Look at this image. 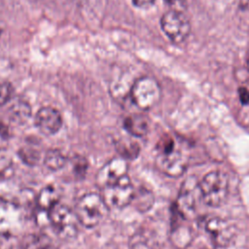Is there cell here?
<instances>
[{"mask_svg": "<svg viewBox=\"0 0 249 249\" xmlns=\"http://www.w3.org/2000/svg\"><path fill=\"white\" fill-rule=\"evenodd\" d=\"M156 165L165 175L170 177L181 176L188 167L189 156L169 135L161 137L157 145Z\"/></svg>", "mask_w": 249, "mask_h": 249, "instance_id": "1", "label": "cell"}, {"mask_svg": "<svg viewBox=\"0 0 249 249\" xmlns=\"http://www.w3.org/2000/svg\"><path fill=\"white\" fill-rule=\"evenodd\" d=\"M109 207L106 205L101 195L89 193L77 201L74 211L80 222L86 228L97 226L107 215Z\"/></svg>", "mask_w": 249, "mask_h": 249, "instance_id": "2", "label": "cell"}, {"mask_svg": "<svg viewBox=\"0 0 249 249\" xmlns=\"http://www.w3.org/2000/svg\"><path fill=\"white\" fill-rule=\"evenodd\" d=\"M202 201L212 207L220 206L229 193V179L222 171H210L199 181Z\"/></svg>", "mask_w": 249, "mask_h": 249, "instance_id": "3", "label": "cell"}, {"mask_svg": "<svg viewBox=\"0 0 249 249\" xmlns=\"http://www.w3.org/2000/svg\"><path fill=\"white\" fill-rule=\"evenodd\" d=\"M129 97L137 108L147 111L160 102L161 89L157 80L149 76H143L135 80L131 85Z\"/></svg>", "mask_w": 249, "mask_h": 249, "instance_id": "4", "label": "cell"}, {"mask_svg": "<svg viewBox=\"0 0 249 249\" xmlns=\"http://www.w3.org/2000/svg\"><path fill=\"white\" fill-rule=\"evenodd\" d=\"M50 225L54 232L63 239L73 238L79 231V220L75 211L60 203L53 206L49 211Z\"/></svg>", "mask_w": 249, "mask_h": 249, "instance_id": "5", "label": "cell"}, {"mask_svg": "<svg viewBox=\"0 0 249 249\" xmlns=\"http://www.w3.org/2000/svg\"><path fill=\"white\" fill-rule=\"evenodd\" d=\"M199 199L202 200L199 182L195 177H189L180 188L176 203L177 212L184 220L195 218Z\"/></svg>", "mask_w": 249, "mask_h": 249, "instance_id": "6", "label": "cell"}, {"mask_svg": "<svg viewBox=\"0 0 249 249\" xmlns=\"http://www.w3.org/2000/svg\"><path fill=\"white\" fill-rule=\"evenodd\" d=\"M135 194L128 175L122 178L119 182L101 189V196L106 205L110 208H123L132 202Z\"/></svg>", "mask_w": 249, "mask_h": 249, "instance_id": "7", "label": "cell"}, {"mask_svg": "<svg viewBox=\"0 0 249 249\" xmlns=\"http://www.w3.org/2000/svg\"><path fill=\"white\" fill-rule=\"evenodd\" d=\"M160 26L167 38L175 44L184 42L191 32V23L185 14L173 10L162 15Z\"/></svg>", "mask_w": 249, "mask_h": 249, "instance_id": "8", "label": "cell"}, {"mask_svg": "<svg viewBox=\"0 0 249 249\" xmlns=\"http://www.w3.org/2000/svg\"><path fill=\"white\" fill-rule=\"evenodd\" d=\"M24 213L16 202L0 199V233L15 236L23 228Z\"/></svg>", "mask_w": 249, "mask_h": 249, "instance_id": "9", "label": "cell"}, {"mask_svg": "<svg viewBox=\"0 0 249 249\" xmlns=\"http://www.w3.org/2000/svg\"><path fill=\"white\" fill-rule=\"evenodd\" d=\"M204 227L216 246L227 247L234 240L235 230L233 225L222 218H209Z\"/></svg>", "mask_w": 249, "mask_h": 249, "instance_id": "10", "label": "cell"}, {"mask_svg": "<svg viewBox=\"0 0 249 249\" xmlns=\"http://www.w3.org/2000/svg\"><path fill=\"white\" fill-rule=\"evenodd\" d=\"M127 162L125 160L114 158L106 162L96 174V184L100 189L111 186L119 182L127 175Z\"/></svg>", "mask_w": 249, "mask_h": 249, "instance_id": "11", "label": "cell"}, {"mask_svg": "<svg viewBox=\"0 0 249 249\" xmlns=\"http://www.w3.org/2000/svg\"><path fill=\"white\" fill-rule=\"evenodd\" d=\"M35 125L45 135H53L62 126V117L58 110L51 106L39 109L35 116Z\"/></svg>", "mask_w": 249, "mask_h": 249, "instance_id": "12", "label": "cell"}, {"mask_svg": "<svg viewBox=\"0 0 249 249\" xmlns=\"http://www.w3.org/2000/svg\"><path fill=\"white\" fill-rule=\"evenodd\" d=\"M59 189L53 185H48L40 190L35 196V201L38 210L49 212L53 206L59 203Z\"/></svg>", "mask_w": 249, "mask_h": 249, "instance_id": "13", "label": "cell"}, {"mask_svg": "<svg viewBox=\"0 0 249 249\" xmlns=\"http://www.w3.org/2000/svg\"><path fill=\"white\" fill-rule=\"evenodd\" d=\"M124 127L130 135L142 137L149 130L150 120L144 114H131L124 119Z\"/></svg>", "mask_w": 249, "mask_h": 249, "instance_id": "14", "label": "cell"}, {"mask_svg": "<svg viewBox=\"0 0 249 249\" xmlns=\"http://www.w3.org/2000/svg\"><path fill=\"white\" fill-rule=\"evenodd\" d=\"M115 147L120 157L125 160L136 159L140 152V147L138 143L129 138L119 139L118 141H116Z\"/></svg>", "mask_w": 249, "mask_h": 249, "instance_id": "15", "label": "cell"}, {"mask_svg": "<svg viewBox=\"0 0 249 249\" xmlns=\"http://www.w3.org/2000/svg\"><path fill=\"white\" fill-rule=\"evenodd\" d=\"M21 249H53L52 239L43 233H32L22 239Z\"/></svg>", "mask_w": 249, "mask_h": 249, "instance_id": "16", "label": "cell"}, {"mask_svg": "<svg viewBox=\"0 0 249 249\" xmlns=\"http://www.w3.org/2000/svg\"><path fill=\"white\" fill-rule=\"evenodd\" d=\"M66 162V156L57 149H50L44 156V164L49 170L52 171H56L63 168Z\"/></svg>", "mask_w": 249, "mask_h": 249, "instance_id": "17", "label": "cell"}, {"mask_svg": "<svg viewBox=\"0 0 249 249\" xmlns=\"http://www.w3.org/2000/svg\"><path fill=\"white\" fill-rule=\"evenodd\" d=\"M31 115V108L28 105V103L18 100L10 107L9 109V116L10 119L17 123V124H22L26 122Z\"/></svg>", "mask_w": 249, "mask_h": 249, "instance_id": "18", "label": "cell"}, {"mask_svg": "<svg viewBox=\"0 0 249 249\" xmlns=\"http://www.w3.org/2000/svg\"><path fill=\"white\" fill-rule=\"evenodd\" d=\"M132 202H134L135 207L142 212L148 211L154 204V196L153 194L144 189L141 188L139 190L135 189V194Z\"/></svg>", "mask_w": 249, "mask_h": 249, "instance_id": "19", "label": "cell"}, {"mask_svg": "<svg viewBox=\"0 0 249 249\" xmlns=\"http://www.w3.org/2000/svg\"><path fill=\"white\" fill-rule=\"evenodd\" d=\"M70 164L75 178L83 179L86 176L89 168V161L85 157L80 155L74 156L70 160Z\"/></svg>", "mask_w": 249, "mask_h": 249, "instance_id": "20", "label": "cell"}, {"mask_svg": "<svg viewBox=\"0 0 249 249\" xmlns=\"http://www.w3.org/2000/svg\"><path fill=\"white\" fill-rule=\"evenodd\" d=\"M18 157L21 160L28 165H34L40 159V153L38 150L31 147H23L18 150Z\"/></svg>", "mask_w": 249, "mask_h": 249, "instance_id": "21", "label": "cell"}, {"mask_svg": "<svg viewBox=\"0 0 249 249\" xmlns=\"http://www.w3.org/2000/svg\"><path fill=\"white\" fill-rule=\"evenodd\" d=\"M13 86L8 82L0 83V106L7 104L13 97Z\"/></svg>", "mask_w": 249, "mask_h": 249, "instance_id": "22", "label": "cell"}, {"mask_svg": "<svg viewBox=\"0 0 249 249\" xmlns=\"http://www.w3.org/2000/svg\"><path fill=\"white\" fill-rule=\"evenodd\" d=\"M164 2L170 7V10L184 13L187 10V0H164Z\"/></svg>", "mask_w": 249, "mask_h": 249, "instance_id": "23", "label": "cell"}, {"mask_svg": "<svg viewBox=\"0 0 249 249\" xmlns=\"http://www.w3.org/2000/svg\"><path fill=\"white\" fill-rule=\"evenodd\" d=\"M14 237L13 235L0 233V249H13Z\"/></svg>", "mask_w": 249, "mask_h": 249, "instance_id": "24", "label": "cell"}, {"mask_svg": "<svg viewBox=\"0 0 249 249\" xmlns=\"http://www.w3.org/2000/svg\"><path fill=\"white\" fill-rule=\"evenodd\" d=\"M238 96H239V100L242 105L249 104V90L246 88L240 87L238 89Z\"/></svg>", "mask_w": 249, "mask_h": 249, "instance_id": "25", "label": "cell"}, {"mask_svg": "<svg viewBox=\"0 0 249 249\" xmlns=\"http://www.w3.org/2000/svg\"><path fill=\"white\" fill-rule=\"evenodd\" d=\"M156 0H131L132 4L138 8H147L154 4Z\"/></svg>", "mask_w": 249, "mask_h": 249, "instance_id": "26", "label": "cell"}, {"mask_svg": "<svg viewBox=\"0 0 249 249\" xmlns=\"http://www.w3.org/2000/svg\"><path fill=\"white\" fill-rule=\"evenodd\" d=\"M239 9L243 12H249V0H240L239 2Z\"/></svg>", "mask_w": 249, "mask_h": 249, "instance_id": "27", "label": "cell"}, {"mask_svg": "<svg viewBox=\"0 0 249 249\" xmlns=\"http://www.w3.org/2000/svg\"><path fill=\"white\" fill-rule=\"evenodd\" d=\"M102 249H119L114 243H108L102 247Z\"/></svg>", "mask_w": 249, "mask_h": 249, "instance_id": "28", "label": "cell"}, {"mask_svg": "<svg viewBox=\"0 0 249 249\" xmlns=\"http://www.w3.org/2000/svg\"><path fill=\"white\" fill-rule=\"evenodd\" d=\"M2 32H3V25H2V23H1V21H0V38H1Z\"/></svg>", "mask_w": 249, "mask_h": 249, "instance_id": "29", "label": "cell"}, {"mask_svg": "<svg viewBox=\"0 0 249 249\" xmlns=\"http://www.w3.org/2000/svg\"><path fill=\"white\" fill-rule=\"evenodd\" d=\"M247 67L249 68V54H248V57H247Z\"/></svg>", "mask_w": 249, "mask_h": 249, "instance_id": "30", "label": "cell"}]
</instances>
